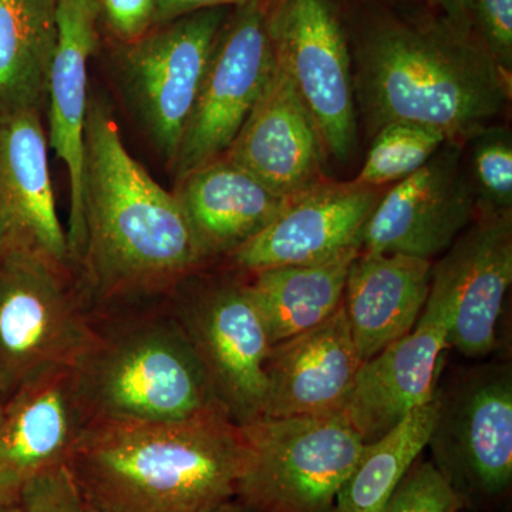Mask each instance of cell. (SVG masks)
Segmentation results:
<instances>
[{"mask_svg": "<svg viewBox=\"0 0 512 512\" xmlns=\"http://www.w3.org/2000/svg\"><path fill=\"white\" fill-rule=\"evenodd\" d=\"M86 512H106V511L97 510V508H94V507H92V505H89L86 503Z\"/></svg>", "mask_w": 512, "mask_h": 512, "instance_id": "cell-37", "label": "cell"}, {"mask_svg": "<svg viewBox=\"0 0 512 512\" xmlns=\"http://www.w3.org/2000/svg\"><path fill=\"white\" fill-rule=\"evenodd\" d=\"M174 195L202 261L234 254L291 198L275 194L224 156L178 180Z\"/></svg>", "mask_w": 512, "mask_h": 512, "instance_id": "cell-21", "label": "cell"}, {"mask_svg": "<svg viewBox=\"0 0 512 512\" xmlns=\"http://www.w3.org/2000/svg\"><path fill=\"white\" fill-rule=\"evenodd\" d=\"M433 262L403 254L359 252L350 265L343 309L360 359L416 326L429 299Z\"/></svg>", "mask_w": 512, "mask_h": 512, "instance_id": "cell-22", "label": "cell"}, {"mask_svg": "<svg viewBox=\"0 0 512 512\" xmlns=\"http://www.w3.org/2000/svg\"><path fill=\"white\" fill-rule=\"evenodd\" d=\"M352 63L369 137L387 124L410 123L463 144L511 100V74L473 30L447 19L383 20L357 45Z\"/></svg>", "mask_w": 512, "mask_h": 512, "instance_id": "cell-1", "label": "cell"}, {"mask_svg": "<svg viewBox=\"0 0 512 512\" xmlns=\"http://www.w3.org/2000/svg\"><path fill=\"white\" fill-rule=\"evenodd\" d=\"M444 13V19L458 28L473 30L476 0H433Z\"/></svg>", "mask_w": 512, "mask_h": 512, "instance_id": "cell-33", "label": "cell"}, {"mask_svg": "<svg viewBox=\"0 0 512 512\" xmlns=\"http://www.w3.org/2000/svg\"><path fill=\"white\" fill-rule=\"evenodd\" d=\"M244 429L217 409L175 423H93L67 467L106 512H198L237 498Z\"/></svg>", "mask_w": 512, "mask_h": 512, "instance_id": "cell-2", "label": "cell"}, {"mask_svg": "<svg viewBox=\"0 0 512 512\" xmlns=\"http://www.w3.org/2000/svg\"><path fill=\"white\" fill-rule=\"evenodd\" d=\"M446 143L444 134L433 128L387 124L372 137V147L355 181L377 188L397 183L423 167Z\"/></svg>", "mask_w": 512, "mask_h": 512, "instance_id": "cell-26", "label": "cell"}, {"mask_svg": "<svg viewBox=\"0 0 512 512\" xmlns=\"http://www.w3.org/2000/svg\"><path fill=\"white\" fill-rule=\"evenodd\" d=\"M227 8L200 10L128 43L124 76L148 133L173 165Z\"/></svg>", "mask_w": 512, "mask_h": 512, "instance_id": "cell-10", "label": "cell"}, {"mask_svg": "<svg viewBox=\"0 0 512 512\" xmlns=\"http://www.w3.org/2000/svg\"><path fill=\"white\" fill-rule=\"evenodd\" d=\"M57 45V0H0V109H42Z\"/></svg>", "mask_w": 512, "mask_h": 512, "instance_id": "cell-24", "label": "cell"}, {"mask_svg": "<svg viewBox=\"0 0 512 512\" xmlns=\"http://www.w3.org/2000/svg\"><path fill=\"white\" fill-rule=\"evenodd\" d=\"M362 365L342 303L325 322L272 345L264 417L342 412Z\"/></svg>", "mask_w": 512, "mask_h": 512, "instance_id": "cell-19", "label": "cell"}, {"mask_svg": "<svg viewBox=\"0 0 512 512\" xmlns=\"http://www.w3.org/2000/svg\"><path fill=\"white\" fill-rule=\"evenodd\" d=\"M101 13L120 39L131 43L154 28L157 0H99Z\"/></svg>", "mask_w": 512, "mask_h": 512, "instance_id": "cell-31", "label": "cell"}, {"mask_svg": "<svg viewBox=\"0 0 512 512\" xmlns=\"http://www.w3.org/2000/svg\"><path fill=\"white\" fill-rule=\"evenodd\" d=\"M439 393L379 440L366 444L343 483L332 512H382L397 485L429 446L439 413Z\"/></svg>", "mask_w": 512, "mask_h": 512, "instance_id": "cell-25", "label": "cell"}, {"mask_svg": "<svg viewBox=\"0 0 512 512\" xmlns=\"http://www.w3.org/2000/svg\"><path fill=\"white\" fill-rule=\"evenodd\" d=\"M360 249L311 265H286L254 272L245 285L272 345L315 328L343 303L350 265Z\"/></svg>", "mask_w": 512, "mask_h": 512, "instance_id": "cell-23", "label": "cell"}, {"mask_svg": "<svg viewBox=\"0 0 512 512\" xmlns=\"http://www.w3.org/2000/svg\"><path fill=\"white\" fill-rule=\"evenodd\" d=\"M266 25L275 60L312 114L326 153L349 160L356 147L353 63L330 0H268Z\"/></svg>", "mask_w": 512, "mask_h": 512, "instance_id": "cell-7", "label": "cell"}, {"mask_svg": "<svg viewBox=\"0 0 512 512\" xmlns=\"http://www.w3.org/2000/svg\"><path fill=\"white\" fill-rule=\"evenodd\" d=\"M20 490L22 488L0 481V512H22Z\"/></svg>", "mask_w": 512, "mask_h": 512, "instance_id": "cell-34", "label": "cell"}, {"mask_svg": "<svg viewBox=\"0 0 512 512\" xmlns=\"http://www.w3.org/2000/svg\"><path fill=\"white\" fill-rule=\"evenodd\" d=\"M99 0H57V45L50 67L49 143L66 165L70 180L69 239L72 261L84 248L83 144L86 126L87 70L99 42Z\"/></svg>", "mask_w": 512, "mask_h": 512, "instance_id": "cell-20", "label": "cell"}, {"mask_svg": "<svg viewBox=\"0 0 512 512\" xmlns=\"http://www.w3.org/2000/svg\"><path fill=\"white\" fill-rule=\"evenodd\" d=\"M477 214V194L461 164V144L447 141L423 167L382 195L363 228L360 252L433 261Z\"/></svg>", "mask_w": 512, "mask_h": 512, "instance_id": "cell-11", "label": "cell"}, {"mask_svg": "<svg viewBox=\"0 0 512 512\" xmlns=\"http://www.w3.org/2000/svg\"><path fill=\"white\" fill-rule=\"evenodd\" d=\"M6 399H8V397H6L5 394L0 392V421H2L3 412H5Z\"/></svg>", "mask_w": 512, "mask_h": 512, "instance_id": "cell-36", "label": "cell"}, {"mask_svg": "<svg viewBox=\"0 0 512 512\" xmlns=\"http://www.w3.org/2000/svg\"><path fill=\"white\" fill-rule=\"evenodd\" d=\"M69 271L29 252L0 255V392L33 376L79 365L100 333L70 292Z\"/></svg>", "mask_w": 512, "mask_h": 512, "instance_id": "cell-6", "label": "cell"}, {"mask_svg": "<svg viewBox=\"0 0 512 512\" xmlns=\"http://www.w3.org/2000/svg\"><path fill=\"white\" fill-rule=\"evenodd\" d=\"M224 157L284 198L322 180V134L276 60L264 92Z\"/></svg>", "mask_w": 512, "mask_h": 512, "instance_id": "cell-17", "label": "cell"}, {"mask_svg": "<svg viewBox=\"0 0 512 512\" xmlns=\"http://www.w3.org/2000/svg\"><path fill=\"white\" fill-rule=\"evenodd\" d=\"M74 369L89 424L175 423L224 410L177 319L100 335Z\"/></svg>", "mask_w": 512, "mask_h": 512, "instance_id": "cell-4", "label": "cell"}, {"mask_svg": "<svg viewBox=\"0 0 512 512\" xmlns=\"http://www.w3.org/2000/svg\"><path fill=\"white\" fill-rule=\"evenodd\" d=\"M382 188L355 180H320L292 195L282 211L251 241L232 254L247 271L329 261L360 249L367 220L382 198Z\"/></svg>", "mask_w": 512, "mask_h": 512, "instance_id": "cell-15", "label": "cell"}, {"mask_svg": "<svg viewBox=\"0 0 512 512\" xmlns=\"http://www.w3.org/2000/svg\"><path fill=\"white\" fill-rule=\"evenodd\" d=\"M266 2L234 9L222 25L171 165L177 181L227 153L264 92L275 66Z\"/></svg>", "mask_w": 512, "mask_h": 512, "instance_id": "cell-9", "label": "cell"}, {"mask_svg": "<svg viewBox=\"0 0 512 512\" xmlns=\"http://www.w3.org/2000/svg\"><path fill=\"white\" fill-rule=\"evenodd\" d=\"M439 402L434 466L466 505L503 497L512 483L511 367L473 370Z\"/></svg>", "mask_w": 512, "mask_h": 512, "instance_id": "cell-8", "label": "cell"}, {"mask_svg": "<svg viewBox=\"0 0 512 512\" xmlns=\"http://www.w3.org/2000/svg\"><path fill=\"white\" fill-rule=\"evenodd\" d=\"M512 284V211L478 212L433 264L430 288L450 308L448 345L466 357L490 355Z\"/></svg>", "mask_w": 512, "mask_h": 512, "instance_id": "cell-13", "label": "cell"}, {"mask_svg": "<svg viewBox=\"0 0 512 512\" xmlns=\"http://www.w3.org/2000/svg\"><path fill=\"white\" fill-rule=\"evenodd\" d=\"M82 258L101 299L164 288L202 261L174 194L128 153L106 104L89 99Z\"/></svg>", "mask_w": 512, "mask_h": 512, "instance_id": "cell-3", "label": "cell"}, {"mask_svg": "<svg viewBox=\"0 0 512 512\" xmlns=\"http://www.w3.org/2000/svg\"><path fill=\"white\" fill-rule=\"evenodd\" d=\"M266 0H157L154 26L168 25L174 20L200 12L205 9L215 8H244V6L265 3Z\"/></svg>", "mask_w": 512, "mask_h": 512, "instance_id": "cell-32", "label": "cell"}, {"mask_svg": "<svg viewBox=\"0 0 512 512\" xmlns=\"http://www.w3.org/2000/svg\"><path fill=\"white\" fill-rule=\"evenodd\" d=\"M474 25L480 40L505 73L512 72V0H476Z\"/></svg>", "mask_w": 512, "mask_h": 512, "instance_id": "cell-30", "label": "cell"}, {"mask_svg": "<svg viewBox=\"0 0 512 512\" xmlns=\"http://www.w3.org/2000/svg\"><path fill=\"white\" fill-rule=\"evenodd\" d=\"M450 323L447 302L430 288L416 326L360 366L342 413L366 444L436 397Z\"/></svg>", "mask_w": 512, "mask_h": 512, "instance_id": "cell-14", "label": "cell"}, {"mask_svg": "<svg viewBox=\"0 0 512 512\" xmlns=\"http://www.w3.org/2000/svg\"><path fill=\"white\" fill-rule=\"evenodd\" d=\"M177 320L229 417L239 426L262 419L272 343L245 285L202 293Z\"/></svg>", "mask_w": 512, "mask_h": 512, "instance_id": "cell-12", "label": "cell"}, {"mask_svg": "<svg viewBox=\"0 0 512 512\" xmlns=\"http://www.w3.org/2000/svg\"><path fill=\"white\" fill-rule=\"evenodd\" d=\"M247 470L237 500L255 512H332L366 443L342 412L244 424Z\"/></svg>", "mask_w": 512, "mask_h": 512, "instance_id": "cell-5", "label": "cell"}, {"mask_svg": "<svg viewBox=\"0 0 512 512\" xmlns=\"http://www.w3.org/2000/svg\"><path fill=\"white\" fill-rule=\"evenodd\" d=\"M473 143L478 212L512 211V138L508 128L487 126Z\"/></svg>", "mask_w": 512, "mask_h": 512, "instance_id": "cell-27", "label": "cell"}, {"mask_svg": "<svg viewBox=\"0 0 512 512\" xmlns=\"http://www.w3.org/2000/svg\"><path fill=\"white\" fill-rule=\"evenodd\" d=\"M22 512H86L84 501L67 464L30 478L20 490Z\"/></svg>", "mask_w": 512, "mask_h": 512, "instance_id": "cell-29", "label": "cell"}, {"mask_svg": "<svg viewBox=\"0 0 512 512\" xmlns=\"http://www.w3.org/2000/svg\"><path fill=\"white\" fill-rule=\"evenodd\" d=\"M466 507L433 461L414 463L382 512H460Z\"/></svg>", "mask_w": 512, "mask_h": 512, "instance_id": "cell-28", "label": "cell"}, {"mask_svg": "<svg viewBox=\"0 0 512 512\" xmlns=\"http://www.w3.org/2000/svg\"><path fill=\"white\" fill-rule=\"evenodd\" d=\"M40 111L0 109V255L29 252L69 271Z\"/></svg>", "mask_w": 512, "mask_h": 512, "instance_id": "cell-16", "label": "cell"}, {"mask_svg": "<svg viewBox=\"0 0 512 512\" xmlns=\"http://www.w3.org/2000/svg\"><path fill=\"white\" fill-rule=\"evenodd\" d=\"M89 426L76 369L57 366L20 384L0 421V481L22 488L69 463Z\"/></svg>", "mask_w": 512, "mask_h": 512, "instance_id": "cell-18", "label": "cell"}, {"mask_svg": "<svg viewBox=\"0 0 512 512\" xmlns=\"http://www.w3.org/2000/svg\"><path fill=\"white\" fill-rule=\"evenodd\" d=\"M198 512H252L245 507L244 504L237 503V501L231 500L227 501V503H222L215 505V507L205 508V510Z\"/></svg>", "mask_w": 512, "mask_h": 512, "instance_id": "cell-35", "label": "cell"}]
</instances>
